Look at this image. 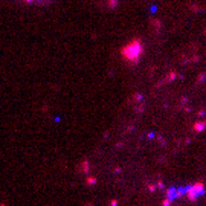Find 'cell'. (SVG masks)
<instances>
[{
	"mask_svg": "<svg viewBox=\"0 0 206 206\" xmlns=\"http://www.w3.org/2000/svg\"><path fill=\"white\" fill-rule=\"evenodd\" d=\"M144 55V44L139 38H133L121 49V57L130 64H137Z\"/></svg>",
	"mask_w": 206,
	"mask_h": 206,
	"instance_id": "cell-1",
	"label": "cell"
},
{
	"mask_svg": "<svg viewBox=\"0 0 206 206\" xmlns=\"http://www.w3.org/2000/svg\"><path fill=\"white\" fill-rule=\"evenodd\" d=\"M203 194H205V185L201 182H197V183H194V185H191V186H186V194L185 195L188 197L189 201L199 200Z\"/></svg>",
	"mask_w": 206,
	"mask_h": 206,
	"instance_id": "cell-2",
	"label": "cell"
},
{
	"mask_svg": "<svg viewBox=\"0 0 206 206\" xmlns=\"http://www.w3.org/2000/svg\"><path fill=\"white\" fill-rule=\"evenodd\" d=\"M206 127V122L205 124H201V122H197L195 125H194V130H195V131H201V130H203Z\"/></svg>",
	"mask_w": 206,
	"mask_h": 206,
	"instance_id": "cell-3",
	"label": "cell"
}]
</instances>
